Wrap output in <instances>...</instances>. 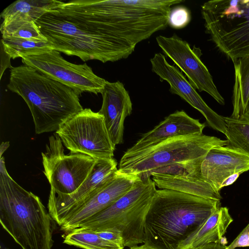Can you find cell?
I'll use <instances>...</instances> for the list:
<instances>
[{
  "instance_id": "6da1fadb",
  "label": "cell",
  "mask_w": 249,
  "mask_h": 249,
  "mask_svg": "<svg viewBox=\"0 0 249 249\" xmlns=\"http://www.w3.org/2000/svg\"><path fill=\"white\" fill-rule=\"evenodd\" d=\"M182 0H77L58 9L87 28L135 48L168 24L171 7Z\"/></svg>"
},
{
  "instance_id": "7a4b0ae2",
  "label": "cell",
  "mask_w": 249,
  "mask_h": 249,
  "mask_svg": "<svg viewBox=\"0 0 249 249\" xmlns=\"http://www.w3.org/2000/svg\"><path fill=\"white\" fill-rule=\"evenodd\" d=\"M220 205L219 200L157 190L145 218L143 244L155 249H178Z\"/></svg>"
},
{
  "instance_id": "3957f363",
  "label": "cell",
  "mask_w": 249,
  "mask_h": 249,
  "mask_svg": "<svg viewBox=\"0 0 249 249\" xmlns=\"http://www.w3.org/2000/svg\"><path fill=\"white\" fill-rule=\"evenodd\" d=\"M7 88L26 103L37 134L56 132L84 109L76 91L25 65L11 69Z\"/></svg>"
},
{
  "instance_id": "277c9868",
  "label": "cell",
  "mask_w": 249,
  "mask_h": 249,
  "mask_svg": "<svg viewBox=\"0 0 249 249\" xmlns=\"http://www.w3.org/2000/svg\"><path fill=\"white\" fill-rule=\"evenodd\" d=\"M0 221L22 249H51L55 222L40 198L21 187L0 160Z\"/></svg>"
},
{
  "instance_id": "5b68a950",
  "label": "cell",
  "mask_w": 249,
  "mask_h": 249,
  "mask_svg": "<svg viewBox=\"0 0 249 249\" xmlns=\"http://www.w3.org/2000/svg\"><path fill=\"white\" fill-rule=\"evenodd\" d=\"M35 22L53 50L83 61L115 62L127 58L135 50L87 28L57 10L46 13Z\"/></svg>"
},
{
  "instance_id": "8992f818",
  "label": "cell",
  "mask_w": 249,
  "mask_h": 249,
  "mask_svg": "<svg viewBox=\"0 0 249 249\" xmlns=\"http://www.w3.org/2000/svg\"><path fill=\"white\" fill-rule=\"evenodd\" d=\"M156 186L151 177H138L127 192L78 228L118 231L123 238L124 247L143 243L145 218L157 190Z\"/></svg>"
},
{
  "instance_id": "52a82bcc",
  "label": "cell",
  "mask_w": 249,
  "mask_h": 249,
  "mask_svg": "<svg viewBox=\"0 0 249 249\" xmlns=\"http://www.w3.org/2000/svg\"><path fill=\"white\" fill-rule=\"evenodd\" d=\"M228 145L227 140L203 134L176 137L142 149H127L121 158L118 170L145 179L160 168L176 162L203 159L213 148Z\"/></svg>"
},
{
  "instance_id": "ba28073f",
  "label": "cell",
  "mask_w": 249,
  "mask_h": 249,
  "mask_svg": "<svg viewBox=\"0 0 249 249\" xmlns=\"http://www.w3.org/2000/svg\"><path fill=\"white\" fill-rule=\"evenodd\" d=\"M201 14L206 33L233 63L249 54V0L208 1Z\"/></svg>"
},
{
  "instance_id": "9c48e42d",
  "label": "cell",
  "mask_w": 249,
  "mask_h": 249,
  "mask_svg": "<svg viewBox=\"0 0 249 249\" xmlns=\"http://www.w3.org/2000/svg\"><path fill=\"white\" fill-rule=\"evenodd\" d=\"M55 132L71 153L85 154L96 160L113 158L116 146L109 137L103 116L98 112L84 108Z\"/></svg>"
},
{
  "instance_id": "30bf717a",
  "label": "cell",
  "mask_w": 249,
  "mask_h": 249,
  "mask_svg": "<svg viewBox=\"0 0 249 249\" xmlns=\"http://www.w3.org/2000/svg\"><path fill=\"white\" fill-rule=\"evenodd\" d=\"M63 144L56 132L49 137L46 151L41 154L43 173L50 184L51 191L69 195L88 178L97 160L81 153L65 155Z\"/></svg>"
},
{
  "instance_id": "8fae6325",
  "label": "cell",
  "mask_w": 249,
  "mask_h": 249,
  "mask_svg": "<svg viewBox=\"0 0 249 249\" xmlns=\"http://www.w3.org/2000/svg\"><path fill=\"white\" fill-rule=\"evenodd\" d=\"M22 63L76 91L101 93L106 80L97 76L85 63L75 64L66 60L59 52L53 50L40 54L21 58Z\"/></svg>"
},
{
  "instance_id": "7c38bea8",
  "label": "cell",
  "mask_w": 249,
  "mask_h": 249,
  "mask_svg": "<svg viewBox=\"0 0 249 249\" xmlns=\"http://www.w3.org/2000/svg\"><path fill=\"white\" fill-rule=\"evenodd\" d=\"M156 41L164 54L186 75L196 89L205 91L219 104H225L213 77L201 60L202 53L199 48L194 46L191 48L187 41L176 34L170 37L158 36Z\"/></svg>"
},
{
  "instance_id": "4fadbf2b",
  "label": "cell",
  "mask_w": 249,
  "mask_h": 249,
  "mask_svg": "<svg viewBox=\"0 0 249 249\" xmlns=\"http://www.w3.org/2000/svg\"><path fill=\"white\" fill-rule=\"evenodd\" d=\"M203 159L176 162L162 167L151 173V178L160 189L220 201L222 197L219 192L202 176L200 167Z\"/></svg>"
},
{
  "instance_id": "5bb4252c",
  "label": "cell",
  "mask_w": 249,
  "mask_h": 249,
  "mask_svg": "<svg viewBox=\"0 0 249 249\" xmlns=\"http://www.w3.org/2000/svg\"><path fill=\"white\" fill-rule=\"evenodd\" d=\"M117 166L113 158L97 160L89 176L72 194H57L50 191L48 209L55 223L60 226L71 211L111 180L118 172Z\"/></svg>"
},
{
  "instance_id": "9a60e30c",
  "label": "cell",
  "mask_w": 249,
  "mask_h": 249,
  "mask_svg": "<svg viewBox=\"0 0 249 249\" xmlns=\"http://www.w3.org/2000/svg\"><path fill=\"white\" fill-rule=\"evenodd\" d=\"M150 61L152 71L169 84L172 93L178 95L198 110L211 127L225 134L227 126L224 117L216 113L206 104L179 69L170 65L161 53H156Z\"/></svg>"
},
{
  "instance_id": "2e32d148",
  "label": "cell",
  "mask_w": 249,
  "mask_h": 249,
  "mask_svg": "<svg viewBox=\"0 0 249 249\" xmlns=\"http://www.w3.org/2000/svg\"><path fill=\"white\" fill-rule=\"evenodd\" d=\"M138 177L118 170L111 180L68 213L60 226L61 230L68 232L77 228L109 207L130 189Z\"/></svg>"
},
{
  "instance_id": "e0dca14e",
  "label": "cell",
  "mask_w": 249,
  "mask_h": 249,
  "mask_svg": "<svg viewBox=\"0 0 249 249\" xmlns=\"http://www.w3.org/2000/svg\"><path fill=\"white\" fill-rule=\"evenodd\" d=\"M249 170V154L228 145L211 149L204 157L200 167L203 178L217 191L229 176Z\"/></svg>"
},
{
  "instance_id": "ac0fdd59",
  "label": "cell",
  "mask_w": 249,
  "mask_h": 249,
  "mask_svg": "<svg viewBox=\"0 0 249 249\" xmlns=\"http://www.w3.org/2000/svg\"><path fill=\"white\" fill-rule=\"evenodd\" d=\"M101 94L103 102L98 112L103 116L109 137L116 146L123 142L124 120L131 113L132 104L120 81H106Z\"/></svg>"
},
{
  "instance_id": "d6986e66",
  "label": "cell",
  "mask_w": 249,
  "mask_h": 249,
  "mask_svg": "<svg viewBox=\"0 0 249 249\" xmlns=\"http://www.w3.org/2000/svg\"><path fill=\"white\" fill-rule=\"evenodd\" d=\"M205 127L204 123L192 118L184 111H176L165 118L153 129L144 134L128 150L142 149L176 137L201 135Z\"/></svg>"
},
{
  "instance_id": "ffe728a7",
  "label": "cell",
  "mask_w": 249,
  "mask_h": 249,
  "mask_svg": "<svg viewBox=\"0 0 249 249\" xmlns=\"http://www.w3.org/2000/svg\"><path fill=\"white\" fill-rule=\"evenodd\" d=\"M64 2L56 0H18L0 14L2 36H10L24 23L36 22L46 13L58 9Z\"/></svg>"
},
{
  "instance_id": "44dd1931",
  "label": "cell",
  "mask_w": 249,
  "mask_h": 249,
  "mask_svg": "<svg viewBox=\"0 0 249 249\" xmlns=\"http://www.w3.org/2000/svg\"><path fill=\"white\" fill-rule=\"evenodd\" d=\"M233 221L228 208L221 207L178 249H194L209 243L220 242Z\"/></svg>"
},
{
  "instance_id": "7402d4cb",
  "label": "cell",
  "mask_w": 249,
  "mask_h": 249,
  "mask_svg": "<svg viewBox=\"0 0 249 249\" xmlns=\"http://www.w3.org/2000/svg\"><path fill=\"white\" fill-rule=\"evenodd\" d=\"M233 64V112L230 117L242 119L249 99V54L238 59Z\"/></svg>"
},
{
  "instance_id": "603a6c76",
  "label": "cell",
  "mask_w": 249,
  "mask_h": 249,
  "mask_svg": "<svg viewBox=\"0 0 249 249\" xmlns=\"http://www.w3.org/2000/svg\"><path fill=\"white\" fill-rule=\"evenodd\" d=\"M0 43L4 51L13 59L40 54L53 50V45L48 40L2 36Z\"/></svg>"
},
{
  "instance_id": "cb8c5ba5",
  "label": "cell",
  "mask_w": 249,
  "mask_h": 249,
  "mask_svg": "<svg viewBox=\"0 0 249 249\" xmlns=\"http://www.w3.org/2000/svg\"><path fill=\"white\" fill-rule=\"evenodd\" d=\"M63 243L82 249H124V247L105 240L95 231L83 227L76 228L65 236Z\"/></svg>"
},
{
  "instance_id": "d4e9b609",
  "label": "cell",
  "mask_w": 249,
  "mask_h": 249,
  "mask_svg": "<svg viewBox=\"0 0 249 249\" xmlns=\"http://www.w3.org/2000/svg\"><path fill=\"white\" fill-rule=\"evenodd\" d=\"M227 128L225 134L229 145L249 154V121L224 117Z\"/></svg>"
},
{
  "instance_id": "484cf974",
  "label": "cell",
  "mask_w": 249,
  "mask_h": 249,
  "mask_svg": "<svg viewBox=\"0 0 249 249\" xmlns=\"http://www.w3.org/2000/svg\"><path fill=\"white\" fill-rule=\"evenodd\" d=\"M191 13L189 9L182 5L171 8L169 14L168 24L174 29L185 27L190 22Z\"/></svg>"
},
{
  "instance_id": "4316f807",
  "label": "cell",
  "mask_w": 249,
  "mask_h": 249,
  "mask_svg": "<svg viewBox=\"0 0 249 249\" xmlns=\"http://www.w3.org/2000/svg\"><path fill=\"white\" fill-rule=\"evenodd\" d=\"M10 36L40 41H47L35 21L28 22L19 27Z\"/></svg>"
},
{
  "instance_id": "83f0119b",
  "label": "cell",
  "mask_w": 249,
  "mask_h": 249,
  "mask_svg": "<svg viewBox=\"0 0 249 249\" xmlns=\"http://www.w3.org/2000/svg\"><path fill=\"white\" fill-rule=\"evenodd\" d=\"M249 246V223L243 229L236 238L227 246L228 249Z\"/></svg>"
},
{
  "instance_id": "f1b7e54d",
  "label": "cell",
  "mask_w": 249,
  "mask_h": 249,
  "mask_svg": "<svg viewBox=\"0 0 249 249\" xmlns=\"http://www.w3.org/2000/svg\"><path fill=\"white\" fill-rule=\"evenodd\" d=\"M95 231L102 238L124 247L123 238L120 232L114 230H104Z\"/></svg>"
},
{
  "instance_id": "f546056e",
  "label": "cell",
  "mask_w": 249,
  "mask_h": 249,
  "mask_svg": "<svg viewBox=\"0 0 249 249\" xmlns=\"http://www.w3.org/2000/svg\"><path fill=\"white\" fill-rule=\"evenodd\" d=\"M0 56H1V64H0V79L1 78L3 73L5 70L9 68L12 69L13 67L11 65L10 59L11 57L4 51L3 47L0 43Z\"/></svg>"
},
{
  "instance_id": "4dcf8cb0",
  "label": "cell",
  "mask_w": 249,
  "mask_h": 249,
  "mask_svg": "<svg viewBox=\"0 0 249 249\" xmlns=\"http://www.w3.org/2000/svg\"><path fill=\"white\" fill-rule=\"evenodd\" d=\"M194 249H228L226 246L222 245L220 242H211Z\"/></svg>"
},
{
  "instance_id": "1f68e13d",
  "label": "cell",
  "mask_w": 249,
  "mask_h": 249,
  "mask_svg": "<svg viewBox=\"0 0 249 249\" xmlns=\"http://www.w3.org/2000/svg\"><path fill=\"white\" fill-rule=\"evenodd\" d=\"M242 173H243L238 172L228 177L221 184L220 186V190H221L224 187L232 184L237 179L239 176Z\"/></svg>"
},
{
  "instance_id": "d6a6232c",
  "label": "cell",
  "mask_w": 249,
  "mask_h": 249,
  "mask_svg": "<svg viewBox=\"0 0 249 249\" xmlns=\"http://www.w3.org/2000/svg\"><path fill=\"white\" fill-rule=\"evenodd\" d=\"M9 142H2L0 145V158L2 157V155L4 152L9 147Z\"/></svg>"
},
{
  "instance_id": "836d02e7",
  "label": "cell",
  "mask_w": 249,
  "mask_h": 249,
  "mask_svg": "<svg viewBox=\"0 0 249 249\" xmlns=\"http://www.w3.org/2000/svg\"><path fill=\"white\" fill-rule=\"evenodd\" d=\"M129 249H155L144 244L141 246H135L129 248Z\"/></svg>"
},
{
  "instance_id": "e575fe53",
  "label": "cell",
  "mask_w": 249,
  "mask_h": 249,
  "mask_svg": "<svg viewBox=\"0 0 249 249\" xmlns=\"http://www.w3.org/2000/svg\"><path fill=\"white\" fill-rule=\"evenodd\" d=\"M242 119L249 121V99L247 103Z\"/></svg>"
},
{
  "instance_id": "d590c367",
  "label": "cell",
  "mask_w": 249,
  "mask_h": 249,
  "mask_svg": "<svg viewBox=\"0 0 249 249\" xmlns=\"http://www.w3.org/2000/svg\"><path fill=\"white\" fill-rule=\"evenodd\" d=\"M220 243L222 245L226 246V245L228 244L227 238L225 236H223L220 240Z\"/></svg>"
}]
</instances>
